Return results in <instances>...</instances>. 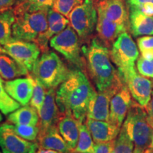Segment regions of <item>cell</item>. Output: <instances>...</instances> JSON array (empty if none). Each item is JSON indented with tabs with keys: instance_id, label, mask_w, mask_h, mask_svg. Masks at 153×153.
Wrapping results in <instances>:
<instances>
[{
	"instance_id": "30bf717a",
	"label": "cell",
	"mask_w": 153,
	"mask_h": 153,
	"mask_svg": "<svg viewBox=\"0 0 153 153\" xmlns=\"http://www.w3.org/2000/svg\"><path fill=\"white\" fill-rule=\"evenodd\" d=\"M6 54L14 59L29 72L41 55V50L35 42L13 39L4 45Z\"/></svg>"
},
{
	"instance_id": "b9f144b4",
	"label": "cell",
	"mask_w": 153,
	"mask_h": 153,
	"mask_svg": "<svg viewBox=\"0 0 153 153\" xmlns=\"http://www.w3.org/2000/svg\"><path fill=\"white\" fill-rule=\"evenodd\" d=\"M2 116H1V111H0V123H1V122L2 121Z\"/></svg>"
},
{
	"instance_id": "8fae6325",
	"label": "cell",
	"mask_w": 153,
	"mask_h": 153,
	"mask_svg": "<svg viewBox=\"0 0 153 153\" xmlns=\"http://www.w3.org/2000/svg\"><path fill=\"white\" fill-rule=\"evenodd\" d=\"M38 143L22 138L17 135L11 123L0 126V148L3 153H36Z\"/></svg>"
},
{
	"instance_id": "ab89813d",
	"label": "cell",
	"mask_w": 153,
	"mask_h": 153,
	"mask_svg": "<svg viewBox=\"0 0 153 153\" xmlns=\"http://www.w3.org/2000/svg\"><path fill=\"white\" fill-rule=\"evenodd\" d=\"M152 140H151V143L150 146L148 150H147L146 152L145 153H150V152H153V124L152 125Z\"/></svg>"
},
{
	"instance_id": "484cf974",
	"label": "cell",
	"mask_w": 153,
	"mask_h": 153,
	"mask_svg": "<svg viewBox=\"0 0 153 153\" xmlns=\"http://www.w3.org/2000/svg\"><path fill=\"white\" fill-rule=\"evenodd\" d=\"M53 4L54 0H17L13 8L17 11H48Z\"/></svg>"
},
{
	"instance_id": "836d02e7",
	"label": "cell",
	"mask_w": 153,
	"mask_h": 153,
	"mask_svg": "<svg viewBox=\"0 0 153 153\" xmlns=\"http://www.w3.org/2000/svg\"><path fill=\"white\" fill-rule=\"evenodd\" d=\"M136 68L141 75L153 79V57L148 59L140 55L136 62Z\"/></svg>"
},
{
	"instance_id": "9c48e42d",
	"label": "cell",
	"mask_w": 153,
	"mask_h": 153,
	"mask_svg": "<svg viewBox=\"0 0 153 153\" xmlns=\"http://www.w3.org/2000/svg\"><path fill=\"white\" fill-rule=\"evenodd\" d=\"M119 75L123 83L128 88L133 99L145 108L151 99L153 81L150 78L141 75L135 68L119 74Z\"/></svg>"
},
{
	"instance_id": "5b68a950",
	"label": "cell",
	"mask_w": 153,
	"mask_h": 153,
	"mask_svg": "<svg viewBox=\"0 0 153 153\" xmlns=\"http://www.w3.org/2000/svg\"><path fill=\"white\" fill-rule=\"evenodd\" d=\"M15 21L12 26L14 39L35 42L48 29V11H14Z\"/></svg>"
},
{
	"instance_id": "ffe728a7",
	"label": "cell",
	"mask_w": 153,
	"mask_h": 153,
	"mask_svg": "<svg viewBox=\"0 0 153 153\" xmlns=\"http://www.w3.org/2000/svg\"><path fill=\"white\" fill-rule=\"evenodd\" d=\"M130 30L134 37L153 36V16L145 14L135 7H128Z\"/></svg>"
},
{
	"instance_id": "1f68e13d",
	"label": "cell",
	"mask_w": 153,
	"mask_h": 153,
	"mask_svg": "<svg viewBox=\"0 0 153 153\" xmlns=\"http://www.w3.org/2000/svg\"><path fill=\"white\" fill-rule=\"evenodd\" d=\"M83 1L84 0H54L53 9L68 18L71 11Z\"/></svg>"
},
{
	"instance_id": "ac0fdd59",
	"label": "cell",
	"mask_w": 153,
	"mask_h": 153,
	"mask_svg": "<svg viewBox=\"0 0 153 153\" xmlns=\"http://www.w3.org/2000/svg\"><path fill=\"white\" fill-rule=\"evenodd\" d=\"M96 30L99 39L108 48L112 45L120 34L128 31L129 29L123 25L113 22L104 15L98 13Z\"/></svg>"
},
{
	"instance_id": "8992f818",
	"label": "cell",
	"mask_w": 153,
	"mask_h": 153,
	"mask_svg": "<svg viewBox=\"0 0 153 153\" xmlns=\"http://www.w3.org/2000/svg\"><path fill=\"white\" fill-rule=\"evenodd\" d=\"M49 43L50 46L60 53L70 63L79 69L85 65V58L82 56L80 38L70 24L53 36Z\"/></svg>"
},
{
	"instance_id": "277c9868",
	"label": "cell",
	"mask_w": 153,
	"mask_h": 153,
	"mask_svg": "<svg viewBox=\"0 0 153 153\" xmlns=\"http://www.w3.org/2000/svg\"><path fill=\"white\" fill-rule=\"evenodd\" d=\"M70 70L58 55L53 51L43 52L32 69V76L47 89H55L65 82Z\"/></svg>"
},
{
	"instance_id": "52a82bcc",
	"label": "cell",
	"mask_w": 153,
	"mask_h": 153,
	"mask_svg": "<svg viewBox=\"0 0 153 153\" xmlns=\"http://www.w3.org/2000/svg\"><path fill=\"white\" fill-rule=\"evenodd\" d=\"M70 24L79 36L81 41L89 40L96 30L98 12L94 0H84L75 7L68 16Z\"/></svg>"
},
{
	"instance_id": "4316f807",
	"label": "cell",
	"mask_w": 153,
	"mask_h": 153,
	"mask_svg": "<svg viewBox=\"0 0 153 153\" xmlns=\"http://www.w3.org/2000/svg\"><path fill=\"white\" fill-rule=\"evenodd\" d=\"M79 135L77 145L72 153H93L94 141L85 123L79 124Z\"/></svg>"
},
{
	"instance_id": "7a4b0ae2",
	"label": "cell",
	"mask_w": 153,
	"mask_h": 153,
	"mask_svg": "<svg viewBox=\"0 0 153 153\" xmlns=\"http://www.w3.org/2000/svg\"><path fill=\"white\" fill-rule=\"evenodd\" d=\"M82 49L87 73L97 91L119 90L124 83L114 65L108 48L99 38H94Z\"/></svg>"
},
{
	"instance_id": "7bdbcfd3",
	"label": "cell",
	"mask_w": 153,
	"mask_h": 153,
	"mask_svg": "<svg viewBox=\"0 0 153 153\" xmlns=\"http://www.w3.org/2000/svg\"><path fill=\"white\" fill-rule=\"evenodd\" d=\"M0 153H3V152H1V151H0Z\"/></svg>"
},
{
	"instance_id": "d4e9b609",
	"label": "cell",
	"mask_w": 153,
	"mask_h": 153,
	"mask_svg": "<svg viewBox=\"0 0 153 153\" xmlns=\"http://www.w3.org/2000/svg\"><path fill=\"white\" fill-rule=\"evenodd\" d=\"M15 21L14 8L0 10V44L3 46L12 41V26Z\"/></svg>"
},
{
	"instance_id": "ee69618b",
	"label": "cell",
	"mask_w": 153,
	"mask_h": 153,
	"mask_svg": "<svg viewBox=\"0 0 153 153\" xmlns=\"http://www.w3.org/2000/svg\"><path fill=\"white\" fill-rule=\"evenodd\" d=\"M150 153H152V152H150Z\"/></svg>"
},
{
	"instance_id": "4dcf8cb0",
	"label": "cell",
	"mask_w": 153,
	"mask_h": 153,
	"mask_svg": "<svg viewBox=\"0 0 153 153\" xmlns=\"http://www.w3.org/2000/svg\"><path fill=\"white\" fill-rule=\"evenodd\" d=\"M12 128L17 135L22 138L29 141H35L39 133L40 129L38 126L32 125H15L11 124Z\"/></svg>"
},
{
	"instance_id": "4fadbf2b",
	"label": "cell",
	"mask_w": 153,
	"mask_h": 153,
	"mask_svg": "<svg viewBox=\"0 0 153 153\" xmlns=\"http://www.w3.org/2000/svg\"><path fill=\"white\" fill-rule=\"evenodd\" d=\"M118 91L114 89L103 91H95L88 104L87 118L108 121L111 100Z\"/></svg>"
},
{
	"instance_id": "603a6c76",
	"label": "cell",
	"mask_w": 153,
	"mask_h": 153,
	"mask_svg": "<svg viewBox=\"0 0 153 153\" xmlns=\"http://www.w3.org/2000/svg\"><path fill=\"white\" fill-rule=\"evenodd\" d=\"M7 120L9 123L15 125L38 126L39 116L38 111L28 104L7 115Z\"/></svg>"
},
{
	"instance_id": "e0dca14e",
	"label": "cell",
	"mask_w": 153,
	"mask_h": 153,
	"mask_svg": "<svg viewBox=\"0 0 153 153\" xmlns=\"http://www.w3.org/2000/svg\"><path fill=\"white\" fill-rule=\"evenodd\" d=\"M38 113L39 116L38 126L40 131H45L51 126L57 125L60 113L56 102V91L55 89H47L45 101L41 110Z\"/></svg>"
},
{
	"instance_id": "83f0119b",
	"label": "cell",
	"mask_w": 153,
	"mask_h": 153,
	"mask_svg": "<svg viewBox=\"0 0 153 153\" xmlns=\"http://www.w3.org/2000/svg\"><path fill=\"white\" fill-rule=\"evenodd\" d=\"M22 105L8 94L4 87V82L0 76V111L4 115H8L14 111Z\"/></svg>"
},
{
	"instance_id": "d6a6232c",
	"label": "cell",
	"mask_w": 153,
	"mask_h": 153,
	"mask_svg": "<svg viewBox=\"0 0 153 153\" xmlns=\"http://www.w3.org/2000/svg\"><path fill=\"white\" fill-rule=\"evenodd\" d=\"M137 45L141 56L148 59L153 57V36H140L137 38Z\"/></svg>"
},
{
	"instance_id": "f6af8a7d",
	"label": "cell",
	"mask_w": 153,
	"mask_h": 153,
	"mask_svg": "<svg viewBox=\"0 0 153 153\" xmlns=\"http://www.w3.org/2000/svg\"><path fill=\"white\" fill-rule=\"evenodd\" d=\"M152 153H153V152H152Z\"/></svg>"
},
{
	"instance_id": "2e32d148",
	"label": "cell",
	"mask_w": 153,
	"mask_h": 153,
	"mask_svg": "<svg viewBox=\"0 0 153 153\" xmlns=\"http://www.w3.org/2000/svg\"><path fill=\"white\" fill-rule=\"evenodd\" d=\"M33 76L16 78L4 82L5 89L8 94L22 106L29 104L33 95Z\"/></svg>"
},
{
	"instance_id": "f1b7e54d",
	"label": "cell",
	"mask_w": 153,
	"mask_h": 153,
	"mask_svg": "<svg viewBox=\"0 0 153 153\" xmlns=\"http://www.w3.org/2000/svg\"><path fill=\"white\" fill-rule=\"evenodd\" d=\"M113 153H134L133 141L123 126L115 140Z\"/></svg>"
},
{
	"instance_id": "5bb4252c",
	"label": "cell",
	"mask_w": 153,
	"mask_h": 153,
	"mask_svg": "<svg viewBox=\"0 0 153 153\" xmlns=\"http://www.w3.org/2000/svg\"><path fill=\"white\" fill-rule=\"evenodd\" d=\"M97 9L99 14L130 30L129 13L125 0H100Z\"/></svg>"
},
{
	"instance_id": "f35d334b",
	"label": "cell",
	"mask_w": 153,
	"mask_h": 153,
	"mask_svg": "<svg viewBox=\"0 0 153 153\" xmlns=\"http://www.w3.org/2000/svg\"><path fill=\"white\" fill-rule=\"evenodd\" d=\"M36 153H62L58 152V151L54 150H51V149H45L43 148H38V149L36 151Z\"/></svg>"
},
{
	"instance_id": "3957f363",
	"label": "cell",
	"mask_w": 153,
	"mask_h": 153,
	"mask_svg": "<svg viewBox=\"0 0 153 153\" xmlns=\"http://www.w3.org/2000/svg\"><path fill=\"white\" fill-rule=\"evenodd\" d=\"M123 127L134 143V153H145L150 146L152 126L144 107L133 100Z\"/></svg>"
},
{
	"instance_id": "60d3db41",
	"label": "cell",
	"mask_w": 153,
	"mask_h": 153,
	"mask_svg": "<svg viewBox=\"0 0 153 153\" xmlns=\"http://www.w3.org/2000/svg\"><path fill=\"white\" fill-rule=\"evenodd\" d=\"M0 54H6L5 49L4 48V46L1 44H0Z\"/></svg>"
},
{
	"instance_id": "cb8c5ba5",
	"label": "cell",
	"mask_w": 153,
	"mask_h": 153,
	"mask_svg": "<svg viewBox=\"0 0 153 153\" xmlns=\"http://www.w3.org/2000/svg\"><path fill=\"white\" fill-rule=\"evenodd\" d=\"M29 71L7 54H0V76L6 80H11L28 75Z\"/></svg>"
},
{
	"instance_id": "ba28073f",
	"label": "cell",
	"mask_w": 153,
	"mask_h": 153,
	"mask_svg": "<svg viewBox=\"0 0 153 153\" xmlns=\"http://www.w3.org/2000/svg\"><path fill=\"white\" fill-rule=\"evenodd\" d=\"M111 58L119 74L135 68L139 57V50L132 36L126 31L121 33L110 50Z\"/></svg>"
},
{
	"instance_id": "74e56055",
	"label": "cell",
	"mask_w": 153,
	"mask_h": 153,
	"mask_svg": "<svg viewBox=\"0 0 153 153\" xmlns=\"http://www.w3.org/2000/svg\"><path fill=\"white\" fill-rule=\"evenodd\" d=\"M17 0H0V10L12 8L16 4Z\"/></svg>"
},
{
	"instance_id": "e575fe53",
	"label": "cell",
	"mask_w": 153,
	"mask_h": 153,
	"mask_svg": "<svg viewBox=\"0 0 153 153\" xmlns=\"http://www.w3.org/2000/svg\"><path fill=\"white\" fill-rule=\"evenodd\" d=\"M127 7L138 9L145 14L153 16V0H125Z\"/></svg>"
},
{
	"instance_id": "f546056e",
	"label": "cell",
	"mask_w": 153,
	"mask_h": 153,
	"mask_svg": "<svg viewBox=\"0 0 153 153\" xmlns=\"http://www.w3.org/2000/svg\"><path fill=\"white\" fill-rule=\"evenodd\" d=\"M47 89V88L44 87L41 82L34 79L33 95H32L29 104L31 105L33 108H35L38 111V112L41 110L44 101H45Z\"/></svg>"
},
{
	"instance_id": "9a60e30c",
	"label": "cell",
	"mask_w": 153,
	"mask_h": 153,
	"mask_svg": "<svg viewBox=\"0 0 153 153\" xmlns=\"http://www.w3.org/2000/svg\"><path fill=\"white\" fill-rule=\"evenodd\" d=\"M48 29L38 37L36 43L43 52L48 51V43L53 36L57 35L70 24L68 17L57 12L53 9L48 11Z\"/></svg>"
},
{
	"instance_id": "7402d4cb",
	"label": "cell",
	"mask_w": 153,
	"mask_h": 153,
	"mask_svg": "<svg viewBox=\"0 0 153 153\" xmlns=\"http://www.w3.org/2000/svg\"><path fill=\"white\" fill-rule=\"evenodd\" d=\"M37 143L40 148L51 149L62 153H71L57 125L40 131L37 137Z\"/></svg>"
},
{
	"instance_id": "6da1fadb",
	"label": "cell",
	"mask_w": 153,
	"mask_h": 153,
	"mask_svg": "<svg viewBox=\"0 0 153 153\" xmlns=\"http://www.w3.org/2000/svg\"><path fill=\"white\" fill-rule=\"evenodd\" d=\"M94 92L87 74L80 69L72 70L56 91V102L60 114L71 115L79 123H84L88 104Z\"/></svg>"
},
{
	"instance_id": "d6986e66",
	"label": "cell",
	"mask_w": 153,
	"mask_h": 153,
	"mask_svg": "<svg viewBox=\"0 0 153 153\" xmlns=\"http://www.w3.org/2000/svg\"><path fill=\"white\" fill-rule=\"evenodd\" d=\"M85 124L95 143L108 142L116 140L121 128L109 121L97 120L87 118L85 120Z\"/></svg>"
},
{
	"instance_id": "44dd1931",
	"label": "cell",
	"mask_w": 153,
	"mask_h": 153,
	"mask_svg": "<svg viewBox=\"0 0 153 153\" xmlns=\"http://www.w3.org/2000/svg\"><path fill=\"white\" fill-rule=\"evenodd\" d=\"M79 123L71 115L60 114L57 127L66 142L69 150L72 153L77 145L79 135Z\"/></svg>"
},
{
	"instance_id": "d590c367",
	"label": "cell",
	"mask_w": 153,
	"mask_h": 153,
	"mask_svg": "<svg viewBox=\"0 0 153 153\" xmlns=\"http://www.w3.org/2000/svg\"><path fill=\"white\" fill-rule=\"evenodd\" d=\"M115 140L108 142L96 143L94 148L93 153H113L114 149Z\"/></svg>"
},
{
	"instance_id": "8d00e7d4",
	"label": "cell",
	"mask_w": 153,
	"mask_h": 153,
	"mask_svg": "<svg viewBox=\"0 0 153 153\" xmlns=\"http://www.w3.org/2000/svg\"><path fill=\"white\" fill-rule=\"evenodd\" d=\"M145 109L146 111L147 114H148V117L149 121L151 125L153 124V91L152 92V96H151V99L149 103L145 107Z\"/></svg>"
},
{
	"instance_id": "7c38bea8",
	"label": "cell",
	"mask_w": 153,
	"mask_h": 153,
	"mask_svg": "<svg viewBox=\"0 0 153 153\" xmlns=\"http://www.w3.org/2000/svg\"><path fill=\"white\" fill-rule=\"evenodd\" d=\"M133 100L128 88L124 84L111 100L108 121L121 128Z\"/></svg>"
}]
</instances>
